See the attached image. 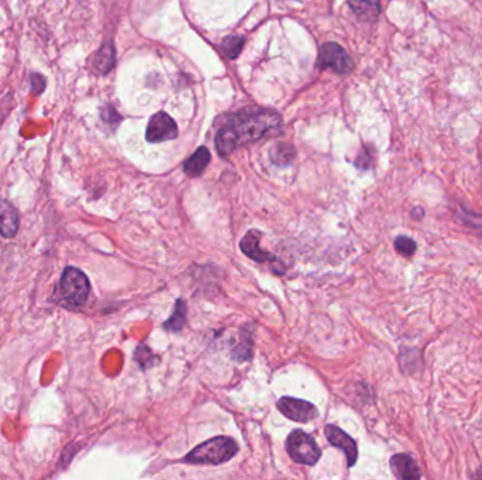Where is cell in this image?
Listing matches in <instances>:
<instances>
[{
	"label": "cell",
	"mask_w": 482,
	"mask_h": 480,
	"mask_svg": "<svg viewBox=\"0 0 482 480\" xmlns=\"http://www.w3.org/2000/svg\"><path fill=\"white\" fill-rule=\"evenodd\" d=\"M19 230V214L12 205H0V234L6 238L14 237Z\"/></svg>",
	"instance_id": "8fae6325"
},
{
	"label": "cell",
	"mask_w": 482,
	"mask_h": 480,
	"mask_svg": "<svg viewBox=\"0 0 482 480\" xmlns=\"http://www.w3.org/2000/svg\"><path fill=\"white\" fill-rule=\"evenodd\" d=\"M348 5L351 10L364 21L375 20L381 12L379 0H348Z\"/></svg>",
	"instance_id": "4fadbf2b"
},
{
	"label": "cell",
	"mask_w": 482,
	"mask_h": 480,
	"mask_svg": "<svg viewBox=\"0 0 482 480\" xmlns=\"http://www.w3.org/2000/svg\"><path fill=\"white\" fill-rule=\"evenodd\" d=\"M210 163V152L206 147H201L199 149H197V152L189 156L185 164H183V171L188 176H199L203 174V171L206 169V167Z\"/></svg>",
	"instance_id": "7c38bea8"
},
{
	"label": "cell",
	"mask_w": 482,
	"mask_h": 480,
	"mask_svg": "<svg viewBox=\"0 0 482 480\" xmlns=\"http://www.w3.org/2000/svg\"><path fill=\"white\" fill-rule=\"evenodd\" d=\"M391 469L398 479H421L422 473L416 461L406 454H396L391 458Z\"/></svg>",
	"instance_id": "30bf717a"
},
{
	"label": "cell",
	"mask_w": 482,
	"mask_h": 480,
	"mask_svg": "<svg viewBox=\"0 0 482 480\" xmlns=\"http://www.w3.org/2000/svg\"><path fill=\"white\" fill-rule=\"evenodd\" d=\"M416 242L406 237V236H399L396 240H395V249L402 253L403 257H412V255L416 252Z\"/></svg>",
	"instance_id": "ac0fdd59"
},
{
	"label": "cell",
	"mask_w": 482,
	"mask_h": 480,
	"mask_svg": "<svg viewBox=\"0 0 482 480\" xmlns=\"http://www.w3.org/2000/svg\"><path fill=\"white\" fill-rule=\"evenodd\" d=\"M317 67L320 70L330 68L337 74H348L354 68L347 51L336 43H326L319 51Z\"/></svg>",
	"instance_id": "5b68a950"
},
{
	"label": "cell",
	"mask_w": 482,
	"mask_h": 480,
	"mask_svg": "<svg viewBox=\"0 0 482 480\" xmlns=\"http://www.w3.org/2000/svg\"><path fill=\"white\" fill-rule=\"evenodd\" d=\"M475 476H476V477H482V466L478 469V472L475 473Z\"/></svg>",
	"instance_id": "44dd1931"
},
{
	"label": "cell",
	"mask_w": 482,
	"mask_h": 480,
	"mask_svg": "<svg viewBox=\"0 0 482 480\" xmlns=\"http://www.w3.org/2000/svg\"><path fill=\"white\" fill-rule=\"evenodd\" d=\"M297 156V151L291 144L286 143H278L275 144L270 151V158L275 165L285 167L291 164Z\"/></svg>",
	"instance_id": "9a60e30c"
},
{
	"label": "cell",
	"mask_w": 482,
	"mask_h": 480,
	"mask_svg": "<svg viewBox=\"0 0 482 480\" xmlns=\"http://www.w3.org/2000/svg\"><path fill=\"white\" fill-rule=\"evenodd\" d=\"M277 407L285 417L297 423H309L317 417V408L306 400L295 397H282L277 403Z\"/></svg>",
	"instance_id": "8992f818"
},
{
	"label": "cell",
	"mask_w": 482,
	"mask_h": 480,
	"mask_svg": "<svg viewBox=\"0 0 482 480\" xmlns=\"http://www.w3.org/2000/svg\"><path fill=\"white\" fill-rule=\"evenodd\" d=\"M102 118L106 121V124L109 125H116L119 121H120V117L119 114L116 113V110L112 107V106H106L102 112Z\"/></svg>",
	"instance_id": "d6986e66"
},
{
	"label": "cell",
	"mask_w": 482,
	"mask_h": 480,
	"mask_svg": "<svg viewBox=\"0 0 482 480\" xmlns=\"http://www.w3.org/2000/svg\"><path fill=\"white\" fill-rule=\"evenodd\" d=\"M281 117L274 110L245 109L230 117L229 123L219 130L214 144L221 156L230 155L240 145L263 138L278 129Z\"/></svg>",
	"instance_id": "6da1fadb"
},
{
	"label": "cell",
	"mask_w": 482,
	"mask_h": 480,
	"mask_svg": "<svg viewBox=\"0 0 482 480\" xmlns=\"http://www.w3.org/2000/svg\"><path fill=\"white\" fill-rule=\"evenodd\" d=\"M325 434H326L328 441L332 445H334L336 448H339V450H341L345 454L348 468L354 466L357 462V458H359V448H357L356 441L352 439L350 435H347L343 430H340L339 427L332 426V424L325 428Z\"/></svg>",
	"instance_id": "ba28073f"
},
{
	"label": "cell",
	"mask_w": 482,
	"mask_h": 480,
	"mask_svg": "<svg viewBox=\"0 0 482 480\" xmlns=\"http://www.w3.org/2000/svg\"><path fill=\"white\" fill-rule=\"evenodd\" d=\"M178 127L170 114L159 112L154 114L147 125L145 137L148 143H163L177 138Z\"/></svg>",
	"instance_id": "52a82bcc"
},
{
	"label": "cell",
	"mask_w": 482,
	"mask_h": 480,
	"mask_svg": "<svg viewBox=\"0 0 482 480\" xmlns=\"http://www.w3.org/2000/svg\"><path fill=\"white\" fill-rule=\"evenodd\" d=\"M244 45V39L240 36H229L228 39H224L221 43V51L224 52L228 58L236 59L239 54L241 52V48Z\"/></svg>",
	"instance_id": "e0dca14e"
},
{
	"label": "cell",
	"mask_w": 482,
	"mask_h": 480,
	"mask_svg": "<svg viewBox=\"0 0 482 480\" xmlns=\"http://www.w3.org/2000/svg\"><path fill=\"white\" fill-rule=\"evenodd\" d=\"M239 452L237 442L230 437H216L194 448L183 462L194 465H220L234 458Z\"/></svg>",
	"instance_id": "7a4b0ae2"
},
{
	"label": "cell",
	"mask_w": 482,
	"mask_h": 480,
	"mask_svg": "<svg viewBox=\"0 0 482 480\" xmlns=\"http://www.w3.org/2000/svg\"><path fill=\"white\" fill-rule=\"evenodd\" d=\"M286 451L295 462L302 465H314L321 451L314 438L302 430H295L286 439Z\"/></svg>",
	"instance_id": "277c9868"
},
{
	"label": "cell",
	"mask_w": 482,
	"mask_h": 480,
	"mask_svg": "<svg viewBox=\"0 0 482 480\" xmlns=\"http://www.w3.org/2000/svg\"><path fill=\"white\" fill-rule=\"evenodd\" d=\"M186 310H188L186 303L182 299H178L175 303L174 313L165 322L164 328L167 331H175V333L181 331L186 323Z\"/></svg>",
	"instance_id": "2e32d148"
},
{
	"label": "cell",
	"mask_w": 482,
	"mask_h": 480,
	"mask_svg": "<svg viewBox=\"0 0 482 480\" xmlns=\"http://www.w3.org/2000/svg\"><path fill=\"white\" fill-rule=\"evenodd\" d=\"M114 47H113V43H106L101 50L99 52L96 54L94 59H93V67L94 70L98 71L99 74L105 75L108 72H110L114 67V62H116V58H114Z\"/></svg>",
	"instance_id": "5bb4252c"
},
{
	"label": "cell",
	"mask_w": 482,
	"mask_h": 480,
	"mask_svg": "<svg viewBox=\"0 0 482 480\" xmlns=\"http://www.w3.org/2000/svg\"><path fill=\"white\" fill-rule=\"evenodd\" d=\"M31 89L36 94H41L46 89V79L40 74H34L31 76Z\"/></svg>",
	"instance_id": "ffe728a7"
},
{
	"label": "cell",
	"mask_w": 482,
	"mask_h": 480,
	"mask_svg": "<svg viewBox=\"0 0 482 480\" xmlns=\"http://www.w3.org/2000/svg\"><path fill=\"white\" fill-rule=\"evenodd\" d=\"M263 234L259 230H250L244 236V238L240 241V249L255 262L267 264V262H275L277 258L274 255L260 247Z\"/></svg>",
	"instance_id": "9c48e42d"
},
{
	"label": "cell",
	"mask_w": 482,
	"mask_h": 480,
	"mask_svg": "<svg viewBox=\"0 0 482 480\" xmlns=\"http://www.w3.org/2000/svg\"><path fill=\"white\" fill-rule=\"evenodd\" d=\"M90 291V284L86 275L74 268L68 267L62 272L59 282V298L66 306L81 307L85 304Z\"/></svg>",
	"instance_id": "3957f363"
}]
</instances>
